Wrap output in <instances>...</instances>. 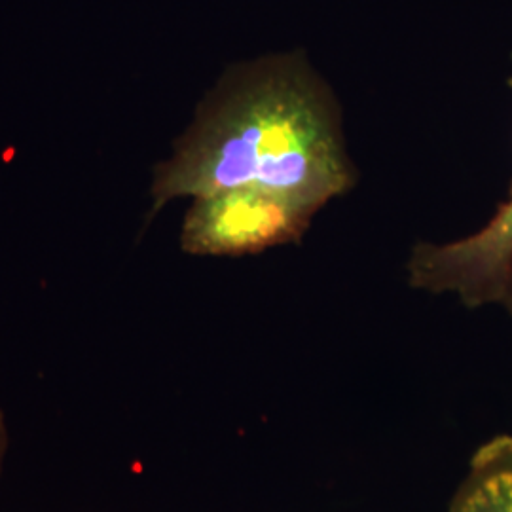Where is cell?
<instances>
[{"mask_svg":"<svg viewBox=\"0 0 512 512\" xmlns=\"http://www.w3.org/2000/svg\"><path fill=\"white\" fill-rule=\"evenodd\" d=\"M355 179L329 86L298 52L266 55L232 67L203 99L173 156L154 171L152 213L241 184L321 209Z\"/></svg>","mask_w":512,"mask_h":512,"instance_id":"6da1fadb","label":"cell"},{"mask_svg":"<svg viewBox=\"0 0 512 512\" xmlns=\"http://www.w3.org/2000/svg\"><path fill=\"white\" fill-rule=\"evenodd\" d=\"M319 209L260 184L198 196L184 217L181 247L196 256H245L298 243Z\"/></svg>","mask_w":512,"mask_h":512,"instance_id":"7a4b0ae2","label":"cell"},{"mask_svg":"<svg viewBox=\"0 0 512 512\" xmlns=\"http://www.w3.org/2000/svg\"><path fill=\"white\" fill-rule=\"evenodd\" d=\"M406 270L418 291L456 294L469 310L499 306L512 317V184L484 228L444 245L418 243Z\"/></svg>","mask_w":512,"mask_h":512,"instance_id":"3957f363","label":"cell"},{"mask_svg":"<svg viewBox=\"0 0 512 512\" xmlns=\"http://www.w3.org/2000/svg\"><path fill=\"white\" fill-rule=\"evenodd\" d=\"M448 512H512V435H494L476 448Z\"/></svg>","mask_w":512,"mask_h":512,"instance_id":"277c9868","label":"cell"},{"mask_svg":"<svg viewBox=\"0 0 512 512\" xmlns=\"http://www.w3.org/2000/svg\"><path fill=\"white\" fill-rule=\"evenodd\" d=\"M8 444H10V435H8V425H6V418L4 412L0 410V473H2V465L6 459V452H8Z\"/></svg>","mask_w":512,"mask_h":512,"instance_id":"5b68a950","label":"cell"}]
</instances>
